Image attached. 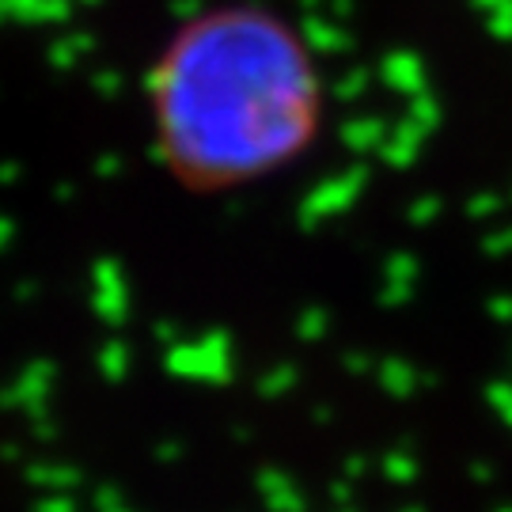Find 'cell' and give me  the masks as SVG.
<instances>
[{"instance_id":"6da1fadb","label":"cell","mask_w":512,"mask_h":512,"mask_svg":"<svg viewBox=\"0 0 512 512\" xmlns=\"http://www.w3.org/2000/svg\"><path fill=\"white\" fill-rule=\"evenodd\" d=\"M323 107L308 42L266 4L190 16L148 73L156 152L186 190L205 194L262 183L308 156Z\"/></svg>"}]
</instances>
